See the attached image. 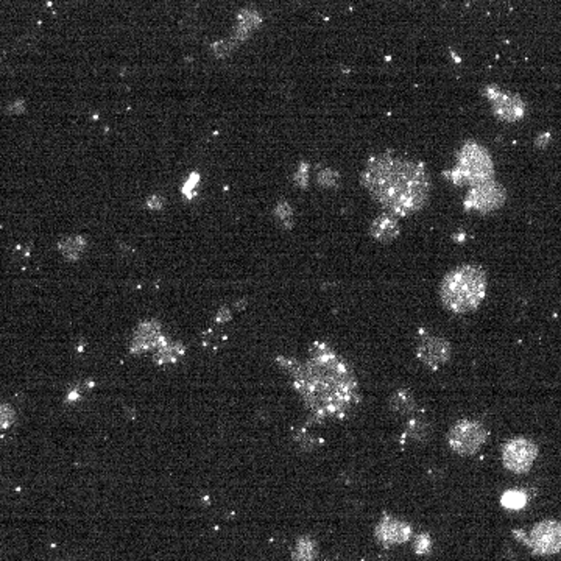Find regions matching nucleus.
Returning a JSON list of instances; mask_svg holds the SVG:
<instances>
[{
    "label": "nucleus",
    "mask_w": 561,
    "mask_h": 561,
    "mask_svg": "<svg viewBox=\"0 0 561 561\" xmlns=\"http://www.w3.org/2000/svg\"><path fill=\"white\" fill-rule=\"evenodd\" d=\"M360 180L376 202L394 217L421 211L431 192V178L426 169L394 154L371 158Z\"/></svg>",
    "instance_id": "obj_1"
},
{
    "label": "nucleus",
    "mask_w": 561,
    "mask_h": 561,
    "mask_svg": "<svg viewBox=\"0 0 561 561\" xmlns=\"http://www.w3.org/2000/svg\"><path fill=\"white\" fill-rule=\"evenodd\" d=\"M486 291V274L477 265H462L446 274L440 285V298L449 311L471 312L480 306Z\"/></svg>",
    "instance_id": "obj_2"
},
{
    "label": "nucleus",
    "mask_w": 561,
    "mask_h": 561,
    "mask_svg": "<svg viewBox=\"0 0 561 561\" xmlns=\"http://www.w3.org/2000/svg\"><path fill=\"white\" fill-rule=\"evenodd\" d=\"M457 186H479L494 178V165L488 150L476 142H466L459 153V164L451 171Z\"/></svg>",
    "instance_id": "obj_3"
},
{
    "label": "nucleus",
    "mask_w": 561,
    "mask_h": 561,
    "mask_svg": "<svg viewBox=\"0 0 561 561\" xmlns=\"http://www.w3.org/2000/svg\"><path fill=\"white\" fill-rule=\"evenodd\" d=\"M485 427L477 421L463 420L451 429L449 432V444L457 454L460 455H473L482 448L486 442Z\"/></svg>",
    "instance_id": "obj_4"
},
{
    "label": "nucleus",
    "mask_w": 561,
    "mask_h": 561,
    "mask_svg": "<svg viewBox=\"0 0 561 561\" xmlns=\"http://www.w3.org/2000/svg\"><path fill=\"white\" fill-rule=\"evenodd\" d=\"M507 192L499 182L491 180L484 184L474 186L465 200V208L468 211H476L479 214L494 213L505 203Z\"/></svg>",
    "instance_id": "obj_5"
},
{
    "label": "nucleus",
    "mask_w": 561,
    "mask_h": 561,
    "mask_svg": "<svg viewBox=\"0 0 561 561\" xmlns=\"http://www.w3.org/2000/svg\"><path fill=\"white\" fill-rule=\"evenodd\" d=\"M538 455V448L527 438H513L503 446L502 460L508 471L524 474L534 466Z\"/></svg>",
    "instance_id": "obj_6"
},
{
    "label": "nucleus",
    "mask_w": 561,
    "mask_h": 561,
    "mask_svg": "<svg viewBox=\"0 0 561 561\" xmlns=\"http://www.w3.org/2000/svg\"><path fill=\"white\" fill-rule=\"evenodd\" d=\"M165 340H167V335L164 334L163 324L158 320H145V322L139 323L131 337L130 353L133 356L154 353Z\"/></svg>",
    "instance_id": "obj_7"
},
{
    "label": "nucleus",
    "mask_w": 561,
    "mask_h": 561,
    "mask_svg": "<svg viewBox=\"0 0 561 561\" xmlns=\"http://www.w3.org/2000/svg\"><path fill=\"white\" fill-rule=\"evenodd\" d=\"M451 356V346L449 343L440 339V337H426L425 340L418 346V357L421 362H425L431 368H437V366L448 362Z\"/></svg>",
    "instance_id": "obj_8"
},
{
    "label": "nucleus",
    "mask_w": 561,
    "mask_h": 561,
    "mask_svg": "<svg viewBox=\"0 0 561 561\" xmlns=\"http://www.w3.org/2000/svg\"><path fill=\"white\" fill-rule=\"evenodd\" d=\"M490 102L493 105L496 116L501 120H505V122H518L519 119H523L525 112V105L519 95L499 91L494 99H491Z\"/></svg>",
    "instance_id": "obj_9"
},
{
    "label": "nucleus",
    "mask_w": 561,
    "mask_h": 561,
    "mask_svg": "<svg viewBox=\"0 0 561 561\" xmlns=\"http://www.w3.org/2000/svg\"><path fill=\"white\" fill-rule=\"evenodd\" d=\"M534 545L542 553H553L560 547V527L557 523L540 524L534 530Z\"/></svg>",
    "instance_id": "obj_10"
},
{
    "label": "nucleus",
    "mask_w": 561,
    "mask_h": 561,
    "mask_svg": "<svg viewBox=\"0 0 561 561\" xmlns=\"http://www.w3.org/2000/svg\"><path fill=\"white\" fill-rule=\"evenodd\" d=\"M401 226L398 222V217H394L392 214H382L374 219V222L371 223L370 232L376 240L379 242H392V240L396 239L399 236Z\"/></svg>",
    "instance_id": "obj_11"
},
{
    "label": "nucleus",
    "mask_w": 561,
    "mask_h": 561,
    "mask_svg": "<svg viewBox=\"0 0 561 561\" xmlns=\"http://www.w3.org/2000/svg\"><path fill=\"white\" fill-rule=\"evenodd\" d=\"M262 17L257 11L243 10L240 11L236 30H234V41L242 43L250 38V34L261 27Z\"/></svg>",
    "instance_id": "obj_12"
},
{
    "label": "nucleus",
    "mask_w": 561,
    "mask_h": 561,
    "mask_svg": "<svg viewBox=\"0 0 561 561\" xmlns=\"http://www.w3.org/2000/svg\"><path fill=\"white\" fill-rule=\"evenodd\" d=\"M56 248H58L61 256L66 261L77 262L84 254L86 248H88V240L83 236H67L60 240Z\"/></svg>",
    "instance_id": "obj_13"
},
{
    "label": "nucleus",
    "mask_w": 561,
    "mask_h": 561,
    "mask_svg": "<svg viewBox=\"0 0 561 561\" xmlns=\"http://www.w3.org/2000/svg\"><path fill=\"white\" fill-rule=\"evenodd\" d=\"M184 353H186V348L182 346L180 342H174L167 337V340H165L163 345L153 353V360L158 365L176 363L182 356H184Z\"/></svg>",
    "instance_id": "obj_14"
},
{
    "label": "nucleus",
    "mask_w": 561,
    "mask_h": 561,
    "mask_svg": "<svg viewBox=\"0 0 561 561\" xmlns=\"http://www.w3.org/2000/svg\"><path fill=\"white\" fill-rule=\"evenodd\" d=\"M410 534V529L407 525L401 524V523H388L382 524L379 527V535L382 540L390 541V542H401L404 540H407Z\"/></svg>",
    "instance_id": "obj_15"
},
{
    "label": "nucleus",
    "mask_w": 561,
    "mask_h": 561,
    "mask_svg": "<svg viewBox=\"0 0 561 561\" xmlns=\"http://www.w3.org/2000/svg\"><path fill=\"white\" fill-rule=\"evenodd\" d=\"M274 217H276V220L283 225L284 228H291L294 226V209H291V206L287 202H279L276 204V208H274Z\"/></svg>",
    "instance_id": "obj_16"
},
{
    "label": "nucleus",
    "mask_w": 561,
    "mask_h": 561,
    "mask_svg": "<svg viewBox=\"0 0 561 561\" xmlns=\"http://www.w3.org/2000/svg\"><path fill=\"white\" fill-rule=\"evenodd\" d=\"M503 507L510 508V510H519L527 503V496L523 491H508L502 497Z\"/></svg>",
    "instance_id": "obj_17"
},
{
    "label": "nucleus",
    "mask_w": 561,
    "mask_h": 561,
    "mask_svg": "<svg viewBox=\"0 0 561 561\" xmlns=\"http://www.w3.org/2000/svg\"><path fill=\"white\" fill-rule=\"evenodd\" d=\"M16 421V411L8 404H0V431L10 429Z\"/></svg>",
    "instance_id": "obj_18"
},
{
    "label": "nucleus",
    "mask_w": 561,
    "mask_h": 561,
    "mask_svg": "<svg viewBox=\"0 0 561 561\" xmlns=\"http://www.w3.org/2000/svg\"><path fill=\"white\" fill-rule=\"evenodd\" d=\"M317 180L323 187H335L339 184L340 176L334 170H322L317 176Z\"/></svg>",
    "instance_id": "obj_19"
},
{
    "label": "nucleus",
    "mask_w": 561,
    "mask_h": 561,
    "mask_svg": "<svg viewBox=\"0 0 561 561\" xmlns=\"http://www.w3.org/2000/svg\"><path fill=\"white\" fill-rule=\"evenodd\" d=\"M236 45H237V43L234 41H220V43H217V44H214L213 45V51H214V55L217 56V58H226L228 55H231L232 53V50L236 49Z\"/></svg>",
    "instance_id": "obj_20"
},
{
    "label": "nucleus",
    "mask_w": 561,
    "mask_h": 561,
    "mask_svg": "<svg viewBox=\"0 0 561 561\" xmlns=\"http://www.w3.org/2000/svg\"><path fill=\"white\" fill-rule=\"evenodd\" d=\"M198 182H200V175L193 171V174L189 175V178L184 181V184H182V195H184L186 198H192L193 195H195V189L198 186Z\"/></svg>",
    "instance_id": "obj_21"
},
{
    "label": "nucleus",
    "mask_w": 561,
    "mask_h": 561,
    "mask_svg": "<svg viewBox=\"0 0 561 561\" xmlns=\"http://www.w3.org/2000/svg\"><path fill=\"white\" fill-rule=\"evenodd\" d=\"M165 206V198L161 195H152L147 198V208L152 211H161Z\"/></svg>",
    "instance_id": "obj_22"
},
{
    "label": "nucleus",
    "mask_w": 561,
    "mask_h": 561,
    "mask_svg": "<svg viewBox=\"0 0 561 561\" xmlns=\"http://www.w3.org/2000/svg\"><path fill=\"white\" fill-rule=\"evenodd\" d=\"M307 164H301L300 170L295 175V182L300 187H307Z\"/></svg>",
    "instance_id": "obj_23"
},
{
    "label": "nucleus",
    "mask_w": 561,
    "mask_h": 561,
    "mask_svg": "<svg viewBox=\"0 0 561 561\" xmlns=\"http://www.w3.org/2000/svg\"><path fill=\"white\" fill-rule=\"evenodd\" d=\"M24 111H25V102L24 100H16L7 108L8 114H22Z\"/></svg>",
    "instance_id": "obj_24"
},
{
    "label": "nucleus",
    "mask_w": 561,
    "mask_h": 561,
    "mask_svg": "<svg viewBox=\"0 0 561 561\" xmlns=\"http://www.w3.org/2000/svg\"><path fill=\"white\" fill-rule=\"evenodd\" d=\"M551 141V136L549 134H541V136H538V139H536V147L538 148H545L546 145H547V142Z\"/></svg>",
    "instance_id": "obj_25"
},
{
    "label": "nucleus",
    "mask_w": 561,
    "mask_h": 561,
    "mask_svg": "<svg viewBox=\"0 0 561 561\" xmlns=\"http://www.w3.org/2000/svg\"><path fill=\"white\" fill-rule=\"evenodd\" d=\"M230 318H231V313L228 309H222L219 315H217V322H225V320H230Z\"/></svg>",
    "instance_id": "obj_26"
}]
</instances>
